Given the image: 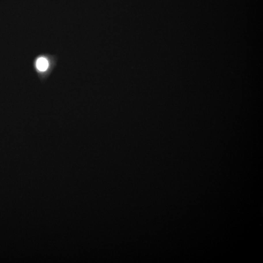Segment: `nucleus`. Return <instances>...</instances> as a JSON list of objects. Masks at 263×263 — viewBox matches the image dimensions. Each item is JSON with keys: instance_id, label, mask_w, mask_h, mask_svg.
Instances as JSON below:
<instances>
[{"instance_id": "obj_1", "label": "nucleus", "mask_w": 263, "mask_h": 263, "mask_svg": "<svg viewBox=\"0 0 263 263\" xmlns=\"http://www.w3.org/2000/svg\"><path fill=\"white\" fill-rule=\"evenodd\" d=\"M37 66L38 70L41 71H46L48 66V61L44 58H40L38 60Z\"/></svg>"}]
</instances>
